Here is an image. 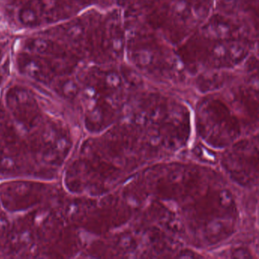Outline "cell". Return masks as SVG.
Instances as JSON below:
<instances>
[{
    "label": "cell",
    "mask_w": 259,
    "mask_h": 259,
    "mask_svg": "<svg viewBox=\"0 0 259 259\" xmlns=\"http://www.w3.org/2000/svg\"><path fill=\"white\" fill-rule=\"evenodd\" d=\"M17 66L19 71L35 78H50L57 72L56 66L50 60L28 52L19 55Z\"/></svg>",
    "instance_id": "1"
},
{
    "label": "cell",
    "mask_w": 259,
    "mask_h": 259,
    "mask_svg": "<svg viewBox=\"0 0 259 259\" xmlns=\"http://www.w3.org/2000/svg\"><path fill=\"white\" fill-rule=\"evenodd\" d=\"M43 22H56L67 19L72 13L69 0H35Z\"/></svg>",
    "instance_id": "2"
},
{
    "label": "cell",
    "mask_w": 259,
    "mask_h": 259,
    "mask_svg": "<svg viewBox=\"0 0 259 259\" xmlns=\"http://www.w3.org/2000/svg\"><path fill=\"white\" fill-rule=\"evenodd\" d=\"M19 19L22 25L28 28H35L44 23L35 0H31L21 8Z\"/></svg>",
    "instance_id": "3"
}]
</instances>
